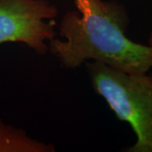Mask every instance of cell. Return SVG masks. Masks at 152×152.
Wrapping results in <instances>:
<instances>
[{
	"label": "cell",
	"instance_id": "3957f363",
	"mask_svg": "<svg viewBox=\"0 0 152 152\" xmlns=\"http://www.w3.org/2000/svg\"><path fill=\"white\" fill-rule=\"evenodd\" d=\"M57 7L48 0H0V44L20 42L38 55L56 37Z\"/></svg>",
	"mask_w": 152,
	"mask_h": 152
},
{
	"label": "cell",
	"instance_id": "6da1fadb",
	"mask_svg": "<svg viewBox=\"0 0 152 152\" xmlns=\"http://www.w3.org/2000/svg\"><path fill=\"white\" fill-rule=\"evenodd\" d=\"M78 11H69L59 24V35L48 49L69 69L98 61L129 75H144L152 69V47L126 36L130 19L117 0H75Z\"/></svg>",
	"mask_w": 152,
	"mask_h": 152
},
{
	"label": "cell",
	"instance_id": "7a4b0ae2",
	"mask_svg": "<svg viewBox=\"0 0 152 152\" xmlns=\"http://www.w3.org/2000/svg\"><path fill=\"white\" fill-rule=\"evenodd\" d=\"M85 64L95 91L135 134V143L124 151L152 152V75H129L98 61Z\"/></svg>",
	"mask_w": 152,
	"mask_h": 152
},
{
	"label": "cell",
	"instance_id": "8992f818",
	"mask_svg": "<svg viewBox=\"0 0 152 152\" xmlns=\"http://www.w3.org/2000/svg\"><path fill=\"white\" fill-rule=\"evenodd\" d=\"M140 1H151L152 2V0H140Z\"/></svg>",
	"mask_w": 152,
	"mask_h": 152
},
{
	"label": "cell",
	"instance_id": "277c9868",
	"mask_svg": "<svg viewBox=\"0 0 152 152\" xmlns=\"http://www.w3.org/2000/svg\"><path fill=\"white\" fill-rule=\"evenodd\" d=\"M54 146L27 135L26 131L0 120V152H53Z\"/></svg>",
	"mask_w": 152,
	"mask_h": 152
},
{
	"label": "cell",
	"instance_id": "5b68a950",
	"mask_svg": "<svg viewBox=\"0 0 152 152\" xmlns=\"http://www.w3.org/2000/svg\"><path fill=\"white\" fill-rule=\"evenodd\" d=\"M148 42H149V45L152 47V31L151 34H150V37H149V39H148Z\"/></svg>",
	"mask_w": 152,
	"mask_h": 152
}]
</instances>
